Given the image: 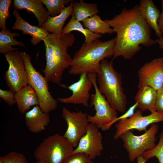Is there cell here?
Masks as SVG:
<instances>
[{
	"label": "cell",
	"instance_id": "cell-14",
	"mask_svg": "<svg viewBox=\"0 0 163 163\" xmlns=\"http://www.w3.org/2000/svg\"><path fill=\"white\" fill-rule=\"evenodd\" d=\"M93 86L88 74L83 73L80 75L78 81L68 87L72 91V94L66 98H57V100L65 104L82 105L88 107V102L91 97L90 92Z\"/></svg>",
	"mask_w": 163,
	"mask_h": 163
},
{
	"label": "cell",
	"instance_id": "cell-4",
	"mask_svg": "<svg viewBox=\"0 0 163 163\" xmlns=\"http://www.w3.org/2000/svg\"><path fill=\"white\" fill-rule=\"evenodd\" d=\"M96 75L100 93L113 108L124 113L126 108V96L122 87L121 75L115 69L113 61L103 59Z\"/></svg>",
	"mask_w": 163,
	"mask_h": 163
},
{
	"label": "cell",
	"instance_id": "cell-15",
	"mask_svg": "<svg viewBox=\"0 0 163 163\" xmlns=\"http://www.w3.org/2000/svg\"><path fill=\"white\" fill-rule=\"evenodd\" d=\"M25 120L28 130L37 133L46 129L50 120L48 113L43 111L39 106H35L25 113Z\"/></svg>",
	"mask_w": 163,
	"mask_h": 163
},
{
	"label": "cell",
	"instance_id": "cell-16",
	"mask_svg": "<svg viewBox=\"0 0 163 163\" xmlns=\"http://www.w3.org/2000/svg\"><path fill=\"white\" fill-rule=\"evenodd\" d=\"M13 15L16 18L12 28L23 31L24 35L29 34L32 36L30 42L34 45L40 43L50 33L41 27L30 24L24 20L19 15L18 10L14 9Z\"/></svg>",
	"mask_w": 163,
	"mask_h": 163
},
{
	"label": "cell",
	"instance_id": "cell-1",
	"mask_svg": "<svg viewBox=\"0 0 163 163\" xmlns=\"http://www.w3.org/2000/svg\"><path fill=\"white\" fill-rule=\"evenodd\" d=\"M105 21L117 34L113 59L119 56L130 59L141 50L140 45L148 47L156 44L151 37V28L138 5L123 8L112 19Z\"/></svg>",
	"mask_w": 163,
	"mask_h": 163
},
{
	"label": "cell",
	"instance_id": "cell-21",
	"mask_svg": "<svg viewBox=\"0 0 163 163\" xmlns=\"http://www.w3.org/2000/svg\"><path fill=\"white\" fill-rule=\"evenodd\" d=\"M156 91L149 86L138 88L135 100L137 104V107L141 111L149 110L151 113L156 111L155 104Z\"/></svg>",
	"mask_w": 163,
	"mask_h": 163
},
{
	"label": "cell",
	"instance_id": "cell-30",
	"mask_svg": "<svg viewBox=\"0 0 163 163\" xmlns=\"http://www.w3.org/2000/svg\"><path fill=\"white\" fill-rule=\"evenodd\" d=\"M62 163H94V162L87 155L83 153H76L69 156Z\"/></svg>",
	"mask_w": 163,
	"mask_h": 163
},
{
	"label": "cell",
	"instance_id": "cell-13",
	"mask_svg": "<svg viewBox=\"0 0 163 163\" xmlns=\"http://www.w3.org/2000/svg\"><path fill=\"white\" fill-rule=\"evenodd\" d=\"M103 150L102 136L99 129L95 125L90 123L86 133L70 155L76 153H84L93 160L100 156Z\"/></svg>",
	"mask_w": 163,
	"mask_h": 163
},
{
	"label": "cell",
	"instance_id": "cell-27",
	"mask_svg": "<svg viewBox=\"0 0 163 163\" xmlns=\"http://www.w3.org/2000/svg\"><path fill=\"white\" fill-rule=\"evenodd\" d=\"M158 144L153 149L145 152L142 156L147 160L156 157L159 163H163V130L160 134Z\"/></svg>",
	"mask_w": 163,
	"mask_h": 163
},
{
	"label": "cell",
	"instance_id": "cell-3",
	"mask_svg": "<svg viewBox=\"0 0 163 163\" xmlns=\"http://www.w3.org/2000/svg\"><path fill=\"white\" fill-rule=\"evenodd\" d=\"M115 43V38L105 41L98 39L89 44L84 43L74 54L69 73L73 75L84 73L96 74L101 61L113 56Z\"/></svg>",
	"mask_w": 163,
	"mask_h": 163
},
{
	"label": "cell",
	"instance_id": "cell-23",
	"mask_svg": "<svg viewBox=\"0 0 163 163\" xmlns=\"http://www.w3.org/2000/svg\"><path fill=\"white\" fill-rule=\"evenodd\" d=\"M20 35L17 32L12 33L6 28L1 29L0 32V53L5 55L8 53L18 50V48H13V46H18L25 47V46L21 41H18L14 38Z\"/></svg>",
	"mask_w": 163,
	"mask_h": 163
},
{
	"label": "cell",
	"instance_id": "cell-8",
	"mask_svg": "<svg viewBox=\"0 0 163 163\" xmlns=\"http://www.w3.org/2000/svg\"><path fill=\"white\" fill-rule=\"evenodd\" d=\"M158 129V125L153 123L145 133L136 136L130 130L126 131L120 136L123 142V146L128 152L129 158L133 162L145 151L151 150L156 145V135Z\"/></svg>",
	"mask_w": 163,
	"mask_h": 163
},
{
	"label": "cell",
	"instance_id": "cell-9",
	"mask_svg": "<svg viewBox=\"0 0 163 163\" xmlns=\"http://www.w3.org/2000/svg\"><path fill=\"white\" fill-rule=\"evenodd\" d=\"M9 64L5 74L6 84L10 90L15 93L28 85L27 73L23 59L18 50L5 55Z\"/></svg>",
	"mask_w": 163,
	"mask_h": 163
},
{
	"label": "cell",
	"instance_id": "cell-2",
	"mask_svg": "<svg viewBox=\"0 0 163 163\" xmlns=\"http://www.w3.org/2000/svg\"><path fill=\"white\" fill-rule=\"evenodd\" d=\"M75 40L71 33L59 35L49 34L43 39L46 63L42 71L48 82L60 84L63 72L69 68L72 60L68 49Z\"/></svg>",
	"mask_w": 163,
	"mask_h": 163
},
{
	"label": "cell",
	"instance_id": "cell-7",
	"mask_svg": "<svg viewBox=\"0 0 163 163\" xmlns=\"http://www.w3.org/2000/svg\"><path fill=\"white\" fill-rule=\"evenodd\" d=\"M92 82L95 92L91 95L90 104L93 106L96 111L94 116L88 115L89 123L95 125L103 131L109 129L111 123L117 117V111L113 108L105 97L100 92L97 83L96 74H88Z\"/></svg>",
	"mask_w": 163,
	"mask_h": 163
},
{
	"label": "cell",
	"instance_id": "cell-25",
	"mask_svg": "<svg viewBox=\"0 0 163 163\" xmlns=\"http://www.w3.org/2000/svg\"><path fill=\"white\" fill-rule=\"evenodd\" d=\"M73 14L76 19L81 22L85 19L97 15L99 10L94 3H86L83 0L73 2Z\"/></svg>",
	"mask_w": 163,
	"mask_h": 163
},
{
	"label": "cell",
	"instance_id": "cell-34",
	"mask_svg": "<svg viewBox=\"0 0 163 163\" xmlns=\"http://www.w3.org/2000/svg\"><path fill=\"white\" fill-rule=\"evenodd\" d=\"M156 43L159 45V48L163 50V37L155 40Z\"/></svg>",
	"mask_w": 163,
	"mask_h": 163
},
{
	"label": "cell",
	"instance_id": "cell-33",
	"mask_svg": "<svg viewBox=\"0 0 163 163\" xmlns=\"http://www.w3.org/2000/svg\"><path fill=\"white\" fill-rule=\"evenodd\" d=\"M162 8V12L160 14V16L158 20V24L159 29L163 35V0L161 1Z\"/></svg>",
	"mask_w": 163,
	"mask_h": 163
},
{
	"label": "cell",
	"instance_id": "cell-26",
	"mask_svg": "<svg viewBox=\"0 0 163 163\" xmlns=\"http://www.w3.org/2000/svg\"><path fill=\"white\" fill-rule=\"evenodd\" d=\"M45 5L49 15L52 17L60 14L66 8L65 6L72 0H41Z\"/></svg>",
	"mask_w": 163,
	"mask_h": 163
},
{
	"label": "cell",
	"instance_id": "cell-37",
	"mask_svg": "<svg viewBox=\"0 0 163 163\" xmlns=\"http://www.w3.org/2000/svg\"><path fill=\"white\" fill-rule=\"evenodd\" d=\"M0 163H4L2 161V160L0 159Z\"/></svg>",
	"mask_w": 163,
	"mask_h": 163
},
{
	"label": "cell",
	"instance_id": "cell-22",
	"mask_svg": "<svg viewBox=\"0 0 163 163\" xmlns=\"http://www.w3.org/2000/svg\"><path fill=\"white\" fill-rule=\"evenodd\" d=\"M71 16L70 21L63 28L62 33H70L73 31H78L84 36L85 40L84 43L86 44H89L102 37L101 34H94L85 27L80 22L76 19L73 13Z\"/></svg>",
	"mask_w": 163,
	"mask_h": 163
},
{
	"label": "cell",
	"instance_id": "cell-32",
	"mask_svg": "<svg viewBox=\"0 0 163 163\" xmlns=\"http://www.w3.org/2000/svg\"><path fill=\"white\" fill-rule=\"evenodd\" d=\"M155 109L156 111L163 113V85L156 91Z\"/></svg>",
	"mask_w": 163,
	"mask_h": 163
},
{
	"label": "cell",
	"instance_id": "cell-35",
	"mask_svg": "<svg viewBox=\"0 0 163 163\" xmlns=\"http://www.w3.org/2000/svg\"><path fill=\"white\" fill-rule=\"evenodd\" d=\"M136 159L138 163H145L147 160L142 155L138 157Z\"/></svg>",
	"mask_w": 163,
	"mask_h": 163
},
{
	"label": "cell",
	"instance_id": "cell-28",
	"mask_svg": "<svg viewBox=\"0 0 163 163\" xmlns=\"http://www.w3.org/2000/svg\"><path fill=\"white\" fill-rule=\"evenodd\" d=\"M11 0H0V28L6 29V19L10 17L9 9L11 4Z\"/></svg>",
	"mask_w": 163,
	"mask_h": 163
},
{
	"label": "cell",
	"instance_id": "cell-18",
	"mask_svg": "<svg viewBox=\"0 0 163 163\" xmlns=\"http://www.w3.org/2000/svg\"><path fill=\"white\" fill-rule=\"evenodd\" d=\"M13 5L14 9H26L32 12L36 17L40 27H41L50 16L41 0H14Z\"/></svg>",
	"mask_w": 163,
	"mask_h": 163
},
{
	"label": "cell",
	"instance_id": "cell-19",
	"mask_svg": "<svg viewBox=\"0 0 163 163\" xmlns=\"http://www.w3.org/2000/svg\"><path fill=\"white\" fill-rule=\"evenodd\" d=\"M15 99L19 111L23 114L29 110L31 107L39 105L36 92L28 85L15 93Z\"/></svg>",
	"mask_w": 163,
	"mask_h": 163
},
{
	"label": "cell",
	"instance_id": "cell-31",
	"mask_svg": "<svg viewBox=\"0 0 163 163\" xmlns=\"http://www.w3.org/2000/svg\"><path fill=\"white\" fill-rule=\"evenodd\" d=\"M0 97L9 106L16 104L15 99V93L11 90L0 89Z\"/></svg>",
	"mask_w": 163,
	"mask_h": 163
},
{
	"label": "cell",
	"instance_id": "cell-17",
	"mask_svg": "<svg viewBox=\"0 0 163 163\" xmlns=\"http://www.w3.org/2000/svg\"><path fill=\"white\" fill-rule=\"evenodd\" d=\"M139 11L151 28L154 31L159 38L163 35L161 32L158 24L160 13L152 0H141L139 6Z\"/></svg>",
	"mask_w": 163,
	"mask_h": 163
},
{
	"label": "cell",
	"instance_id": "cell-6",
	"mask_svg": "<svg viewBox=\"0 0 163 163\" xmlns=\"http://www.w3.org/2000/svg\"><path fill=\"white\" fill-rule=\"evenodd\" d=\"M26 68L28 85L34 90L38 97L39 105L43 112L49 113L57 107L58 101L50 94L48 82L45 78L34 67L30 55L24 52L20 51Z\"/></svg>",
	"mask_w": 163,
	"mask_h": 163
},
{
	"label": "cell",
	"instance_id": "cell-24",
	"mask_svg": "<svg viewBox=\"0 0 163 163\" xmlns=\"http://www.w3.org/2000/svg\"><path fill=\"white\" fill-rule=\"evenodd\" d=\"M82 25L93 33L97 34H111L114 33L109 23L103 21L100 16L95 15L82 21Z\"/></svg>",
	"mask_w": 163,
	"mask_h": 163
},
{
	"label": "cell",
	"instance_id": "cell-12",
	"mask_svg": "<svg viewBox=\"0 0 163 163\" xmlns=\"http://www.w3.org/2000/svg\"><path fill=\"white\" fill-rule=\"evenodd\" d=\"M138 88L149 86L155 91L163 85V57L145 63L138 71Z\"/></svg>",
	"mask_w": 163,
	"mask_h": 163
},
{
	"label": "cell",
	"instance_id": "cell-11",
	"mask_svg": "<svg viewBox=\"0 0 163 163\" xmlns=\"http://www.w3.org/2000/svg\"><path fill=\"white\" fill-rule=\"evenodd\" d=\"M161 122H163V113L156 111L148 115L143 116L142 111L136 110L130 117L118 121L116 126V130L113 139H118L122 133L133 129L146 131L149 125Z\"/></svg>",
	"mask_w": 163,
	"mask_h": 163
},
{
	"label": "cell",
	"instance_id": "cell-10",
	"mask_svg": "<svg viewBox=\"0 0 163 163\" xmlns=\"http://www.w3.org/2000/svg\"><path fill=\"white\" fill-rule=\"evenodd\" d=\"M62 116L67 125L63 136L75 148L87 130L90 123L88 114L81 111L72 112L64 107Z\"/></svg>",
	"mask_w": 163,
	"mask_h": 163
},
{
	"label": "cell",
	"instance_id": "cell-5",
	"mask_svg": "<svg viewBox=\"0 0 163 163\" xmlns=\"http://www.w3.org/2000/svg\"><path fill=\"white\" fill-rule=\"evenodd\" d=\"M74 149L63 136L56 133L45 138L35 149L34 155L43 163H62Z\"/></svg>",
	"mask_w": 163,
	"mask_h": 163
},
{
	"label": "cell",
	"instance_id": "cell-20",
	"mask_svg": "<svg viewBox=\"0 0 163 163\" xmlns=\"http://www.w3.org/2000/svg\"><path fill=\"white\" fill-rule=\"evenodd\" d=\"M74 1L70 2L69 5L66 7L59 15L54 17L49 16L41 27L48 32L55 35L62 34L65 22L73 12Z\"/></svg>",
	"mask_w": 163,
	"mask_h": 163
},
{
	"label": "cell",
	"instance_id": "cell-36",
	"mask_svg": "<svg viewBox=\"0 0 163 163\" xmlns=\"http://www.w3.org/2000/svg\"><path fill=\"white\" fill-rule=\"evenodd\" d=\"M37 163H43V162H42L41 161H37Z\"/></svg>",
	"mask_w": 163,
	"mask_h": 163
},
{
	"label": "cell",
	"instance_id": "cell-29",
	"mask_svg": "<svg viewBox=\"0 0 163 163\" xmlns=\"http://www.w3.org/2000/svg\"><path fill=\"white\" fill-rule=\"evenodd\" d=\"M4 163H28L25 156L23 154L15 151H12L0 157Z\"/></svg>",
	"mask_w": 163,
	"mask_h": 163
}]
</instances>
